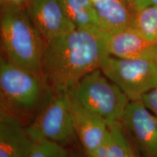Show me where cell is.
Instances as JSON below:
<instances>
[{
  "label": "cell",
  "mask_w": 157,
  "mask_h": 157,
  "mask_svg": "<svg viewBox=\"0 0 157 157\" xmlns=\"http://www.w3.org/2000/svg\"><path fill=\"white\" fill-rule=\"evenodd\" d=\"M107 34L99 28H76L45 43L42 71L56 93H69L109 56Z\"/></svg>",
  "instance_id": "1"
},
{
  "label": "cell",
  "mask_w": 157,
  "mask_h": 157,
  "mask_svg": "<svg viewBox=\"0 0 157 157\" xmlns=\"http://www.w3.org/2000/svg\"><path fill=\"white\" fill-rule=\"evenodd\" d=\"M0 37L4 58L44 79L45 42L25 9L2 10Z\"/></svg>",
  "instance_id": "2"
},
{
  "label": "cell",
  "mask_w": 157,
  "mask_h": 157,
  "mask_svg": "<svg viewBox=\"0 0 157 157\" xmlns=\"http://www.w3.org/2000/svg\"><path fill=\"white\" fill-rule=\"evenodd\" d=\"M69 93L108 125L121 122L129 103L126 95L100 68L84 76Z\"/></svg>",
  "instance_id": "3"
},
{
  "label": "cell",
  "mask_w": 157,
  "mask_h": 157,
  "mask_svg": "<svg viewBox=\"0 0 157 157\" xmlns=\"http://www.w3.org/2000/svg\"><path fill=\"white\" fill-rule=\"evenodd\" d=\"M45 80L30 71L8 61L0 60L2 107L13 113H30L36 109L44 94Z\"/></svg>",
  "instance_id": "4"
},
{
  "label": "cell",
  "mask_w": 157,
  "mask_h": 157,
  "mask_svg": "<svg viewBox=\"0 0 157 157\" xmlns=\"http://www.w3.org/2000/svg\"><path fill=\"white\" fill-rule=\"evenodd\" d=\"M100 69L117 84L129 101H140L157 86V65L145 60L107 56Z\"/></svg>",
  "instance_id": "5"
},
{
  "label": "cell",
  "mask_w": 157,
  "mask_h": 157,
  "mask_svg": "<svg viewBox=\"0 0 157 157\" xmlns=\"http://www.w3.org/2000/svg\"><path fill=\"white\" fill-rule=\"evenodd\" d=\"M34 142L49 140L66 145L76 137L69 93H56L26 127Z\"/></svg>",
  "instance_id": "6"
},
{
  "label": "cell",
  "mask_w": 157,
  "mask_h": 157,
  "mask_svg": "<svg viewBox=\"0 0 157 157\" xmlns=\"http://www.w3.org/2000/svg\"><path fill=\"white\" fill-rule=\"evenodd\" d=\"M25 10L45 43L76 29L65 14L60 0H30Z\"/></svg>",
  "instance_id": "7"
},
{
  "label": "cell",
  "mask_w": 157,
  "mask_h": 157,
  "mask_svg": "<svg viewBox=\"0 0 157 157\" xmlns=\"http://www.w3.org/2000/svg\"><path fill=\"white\" fill-rule=\"evenodd\" d=\"M121 123L145 157H157V118L142 102L129 101Z\"/></svg>",
  "instance_id": "8"
},
{
  "label": "cell",
  "mask_w": 157,
  "mask_h": 157,
  "mask_svg": "<svg viewBox=\"0 0 157 157\" xmlns=\"http://www.w3.org/2000/svg\"><path fill=\"white\" fill-rule=\"evenodd\" d=\"M70 96L76 136L87 157H91L105 140L109 125L100 116L84 107L71 93Z\"/></svg>",
  "instance_id": "9"
},
{
  "label": "cell",
  "mask_w": 157,
  "mask_h": 157,
  "mask_svg": "<svg viewBox=\"0 0 157 157\" xmlns=\"http://www.w3.org/2000/svg\"><path fill=\"white\" fill-rule=\"evenodd\" d=\"M107 48L110 56L145 60L157 65V42L148 40L131 27L107 34Z\"/></svg>",
  "instance_id": "10"
},
{
  "label": "cell",
  "mask_w": 157,
  "mask_h": 157,
  "mask_svg": "<svg viewBox=\"0 0 157 157\" xmlns=\"http://www.w3.org/2000/svg\"><path fill=\"white\" fill-rule=\"evenodd\" d=\"M34 143L18 118L1 107L0 157H27Z\"/></svg>",
  "instance_id": "11"
},
{
  "label": "cell",
  "mask_w": 157,
  "mask_h": 157,
  "mask_svg": "<svg viewBox=\"0 0 157 157\" xmlns=\"http://www.w3.org/2000/svg\"><path fill=\"white\" fill-rule=\"evenodd\" d=\"M99 29L114 34L131 27L134 13L126 0H95Z\"/></svg>",
  "instance_id": "12"
},
{
  "label": "cell",
  "mask_w": 157,
  "mask_h": 157,
  "mask_svg": "<svg viewBox=\"0 0 157 157\" xmlns=\"http://www.w3.org/2000/svg\"><path fill=\"white\" fill-rule=\"evenodd\" d=\"M68 20L76 28H99L93 0H60Z\"/></svg>",
  "instance_id": "13"
},
{
  "label": "cell",
  "mask_w": 157,
  "mask_h": 157,
  "mask_svg": "<svg viewBox=\"0 0 157 157\" xmlns=\"http://www.w3.org/2000/svg\"><path fill=\"white\" fill-rule=\"evenodd\" d=\"M121 122L109 125L105 140L91 157H126L131 148Z\"/></svg>",
  "instance_id": "14"
},
{
  "label": "cell",
  "mask_w": 157,
  "mask_h": 157,
  "mask_svg": "<svg viewBox=\"0 0 157 157\" xmlns=\"http://www.w3.org/2000/svg\"><path fill=\"white\" fill-rule=\"evenodd\" d=\"M131 28L148 40L157 42V5L150 6L135 13Z\"/></svg>",
  "instance_id": "15"
},
{
  "label": "cell",
  "mask_w": 157,
  "mask_h": 157,
  "mask_svg": "<svg viewBox=\"0 0 157 157\" xmlns=\"http://www.w3.org/2000/svg\"><path fill=\"white\" fill-rule=\"evenodd\" d=\"M69 154L63 145L44 140L34 142L27 157H68Z\"/></svg>",
  "instance_id": "16"
},
{
  "label": "cell",
  "mask_w": 157,
  "mask_h": 157,
  "mask_svg": "<svg viewBox=\"0 0 157 157\" xmlns=\"http://www.w3.org/2000/svg\"><path fill=\"white\" fill-rule=\"evenodd\" d=\"M140 101L157 118V86L143 96Z\"/></svg>",
  "instance_id": "17"
},
{
  "label": "cell",
  "mask_w": 157,
  "mask_h": 157,
  "mask_svg": "<svg viewBox=\"0 0 157 157\" xmlns=\"http://www.w3.org/2000/svg\"><path fill=\"white\" fill-rule=\"evenodd\" d=\"M126 1L134 14L146 7L157 5V0H126Z\"/></svg>",
  "instance_id": "18"
},
{
  "label": "cell",
  "mask_w": 157,
  "mask_h": 157,
  "mask_svg": "<svg viewBox=\"0 0 157 157\" xmlns=\"http://www.w3.org/2000/svg\"><path fill=\"white\" fill-rule=\"evenodd\" d=\"M30 0H0L2 9H25Z\"/></svg>",
  "instance_id": "19"
},
{
  "label": "cell",
  "mask_w": 157,
  "mask_h": 157,
  "mask_svg": "<svg viewBox=\"0 0 157 157\" xmlns=\"http://www.w3.org/2000/svg\"><path fill=\"white\" fill-rule=\"evenodd\" d=\"M126 157H141L140 155H139L136 152V151L135 150L134 148L131 146L130 149H129L128 154H127Z\"/></svg>",
  "instance_id": "20"
},
{
  "label": "cell",
  "mask_w": 157,
  "mask_h": 157,
  "mask_svg": "<svg viewBox=\"0 0 157 157\" xmlns=\"http://www.w3.org/2000/svg\"><path fill=\"white\" fill-rule=\"evenodd\" d=\"M68 157H74L73 155H71V154H69V156H68Z\"/></svg>",
  "instance_id": "21"
},
{
  "label": "cell",
  "mask_w": 157,
  "mask_h": 157,
  "mask_svg": "<svg viewBox=\"0 0 157 157\" xmlns=\"http://www.w3.org/2000/svg\"><path fill=\"white\" fill-rule=\"evenodd\" d=\"M93 1H95V0H93Z\"/></svg>",
  "instance_id": "22"
}]
</instances>
